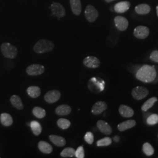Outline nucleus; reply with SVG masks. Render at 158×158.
<instances>
[{"instance_id": "nucleus-1", "label": "nucleus", "mask_w": 158, "mask_h": 158, "mask_svg": "<svg viewBox=\"0 0 158 158\" xmlns=\"http://www.w3.org/2000/svg\"><path fill=\"white\" fill-rule=\"evenodd\" d=\"M156 70L154 66L145 64L136 73V78L144 83H151L156 78Z\"/></svg>"}, {"instance_id": "nucleus-2", "label": "nucleus", "mask_w": 158, "mask_h": 158, "mask_svg": "<svg viewBox=\"0 0 158 158\" xmlns=\"http://www.w3.org/2000/svg\"><path fill=\"white\" fill-rule=\"evenodd\" d=\"M55 48L53 42L42 39L38 40L34 46V51L37 53H44L52 51Z\"/></svg>"}, {"instance_id": "nucleus-3", "label": "nucleus", "mask_w": 158, "mask_h": 158, "mask_svg": "<svg viewBox=\"0 0 158 158\" xmlns=\"http://www.w3.org/2000/svg\"><path fill=\"white\" fill-rule=\"evenodd\" d=\"M1 51L4 56L9 59L15 58L18 53L17 48L8 42H4L1 45Z\"/></svg>"}, {"instance_id": "nucleus-4", "label": "nucleus", "mask_w": 158, "mask_h": 158, "mask_svg": "<svg viewBox=\"0 0 158 158\" xmlns=\"http://www.w3.org/2000/svg\"><path fill=\"white\" fill-rule=\"evenodd\" d=\"M85 15L87 20L90 23H93L98 17V12L92 5H88L85 10Z\"/></svg>"}, {"instance_id": "nucleus-5", "label": "nucleus", "mask_w": 158, "mask_h": 158, "mask_svg": "<svg viewBox=\"0 0 158 158\" xmlns=\"http://www.w3.org/2000/svg\"><path fill=\"white\" fill-rule=\"evenodd\" d=\"M52 14L58 18H61L64 17L66 15V11L63 6L59 3L53 2L50 6Z\"/></svg>"}, {"instance_id": "nucleus-6", "label": "nucleus", "mask_w": 158, "mask_h": 158, "mask_svg": "<svg viewBox=\"0 0 158 158\" xmlns=\"http://www.w3.org/2000/svg\"><path fill=\"white\" fill-rule=\"evenodd\" d=\"M149 94V90L142 86H137L132 90V96L137 100H141Z\"/></svg>"}, {"instance_id": "nucleus-7", "label": "nucleus", "mask_w": 158, "mask_h": 158, "mask_svg": "<svg viewBox=\"0 0 158 158\" xmlns=\"http://www.w3.org/2000/svg\"><path fill=\"white\" fill-rule=\"evenodd\" d=\"M27 73L29 76H36L44 73L45 72V67L41 64H35L29 66L26 70Z\"/></svg>"}, {"instance_id": "nucleus-8", "label": "nucleus", "mask_w": 158, "mask_h": 158, "mask_svg": "<svg viewBox=\"0 0 158 158\" xmlns=\"http://www.w3.org/2000/svg\"><path fill=\"white\" fill-rule=\"evenodd\" d=\"M61 97V93L59 90H52L46 93L44 99L46 102L49 104H53L57 102Z\"/></svg>"}, {"instance_id": "nucleus-9", "label": "nucleus", "mask_w": 158, "mask_h": 158, "mask_svg": "<svg viewBox=\"0 0 158 158\" xmlns=\"http://www.w3.org/2000/svg\"><path fill=\"white\" fill-rule=\"evenodd\" d=\"M149 34V29L145 26H138L134 31V35L136 38L143 40L148 36Z\"/></svg>"}, {"instance_id": "nucleus-10", "label": "nucleus", "mask_w": 158, "mask_h": 158, "mask_svg": "<svg viewBox=\"0 0 158 158\" xmlns=\"http://www.w3.org/2000/svg\"><path fill=\"white\" fill-rule=\"evenodd\" d=\"M83 64L85 67L92 69L98 68L100 65L99 59L94 56H87L83 60Z\"/></svg>"}, {"instance_id": "nucleus-11", "label": "nucleus", "mask_w": 158, "mask_h": 158, "mask_svg": "<svg viewBox=\"0 0 158 158\" xmlns=\"http://www.w3.org/2000/svg\"><path fill=\"white\" fill-rule=\"evenodd\" d=\"M114 23L116 27L121 31L126 30L128 27V21L121 16H117L114 18Z\"/></svg>"}, {"instance_id": "nucleus-12", "label": "nucleus", "mask_w": 158, "mask_h": 158, "mask_svg": "<svg viewBox=\"0 0 158 158\" xmlns=\"http://www.w3.org/2000/svg\"><path fill=\"white\" fill-rule=\"evenodd\" d=\"M107 108V104L106 102H96L91 110V113H93L94 115H99L102 114L103 111H104Z\"/></svg>"}, {"instance_id": "nucleus-13", "label": "nucleus", "mask_w": 158, "mask_h": 158, "mask_svg": "<svg viewBox=\"0 0 158 158\" xmlns=\"http://www.w3.org/2000/svg\"><path fill=\"white\" fill-rule=\"evenodd\" d=\"M102 85H102V83L98 82L96 78H92L88 83V87L89 89L91 91L95 93H100L102 91L104 88L102 87Z\"/></svg>"}, {"instance_id": "nucleus-14", "label": "nucleus", "mask_w": 158, "mask_h": 158, "mask_svg": "<svg viewBox=\"0 0 158 158\" xmlns=\"http://www.w3.org/2000/svg\"><path fill=\"white\" fill-rule=\"evenodd\" d=\"M97 127L100 131L105 135H108L112 133V128L110 125L102 120H99L97 122Z\"/></svg>"}, {"instance_id": "nucleus-15", "label": "nucleus", "mask_w": 158, "mask_h": 158, "mask_svg": "<svg viewBox=\"0 0 158 158\" xmlns=\"http://www.w3.org/2000/svg\"><path fill=\"white\" fill-rule=\"evenodd\" d=\"M70 4L72 11L75 15L79 16L81 14L82 6L80 0H70Z\"/></svg>"}, {"instance_id": "nucleus-16", "label": "nucleus", "mask_w": 158, "mask_h": 158, "mask_svg": "<svg viewBox=\"0 0 158 158\" xmlns=\"http://www.w3.org/2000/svg\"><path fill=\"white\" fill-rule=\"evenodd\" d=\"M131 4L128 1H121L114 6V11L117 13H124L130 9Z\"/></svg>"}, {"instance_id": "nucleus-17", "label": "nucleus", "mask_w": 158, "mask_h": 158, "mask_svg": "<svg viewBox=\"0 0 158 158\" xmlns=\"http://www.w3.org/2000/svg\"><path fill=\"white\" fill-rule=\"evenodd\" d=\"M119 113L123 117H125V118L131 117L134 114V111L133 109L124 104H121L119 106Z\"/></svg>"}, {"instance_id": "nucleus-18", "label": "nucleus", "mask_w": 158, "mask_h": 158, "mask_svg": "<svg viewBox=\"0 0 158 158\" xmlns=\"http://www.w3.org/2000/svg\"><path fill=\"white\" fill-rule=\"evenodd\" d=\"M49 138L53 143H54L57 147H62L66 144V139L60 136L51 135L49 136Z\"/></svg>"}, {"instance_id": "nucleus-19", "label": "nucleus", "mask_w": 158, "mask_h": 158, "mask_svg": "<svg viewBox=\"0 0 158 158\" xmlns=\"http://www.w3.org/2000/svg\"><path fill=\"white\" fill-rule=\"evenodd\" d=\"M136 123L135 120H132V119L127 120V121L123 122L118 125L117 128L119 131L123 132V131H124L126 130H129L130 128H133L135 126Z\"/></svg>"}, {"instance_id": "nucleus-20", "label": "nucleus", "mask_w": 158, "mask_h": 158, "mask_svg": "<svg viewBox=\"0 0 158 158\" xmlns=\"http://www.w3.org/2000/svg\"><path fill=\"white\" fill-rule=\"evenodd\" d=\"M72 111V108L67 104H63L58 106L55 110V113L57 115L63 116L68 115Z\"/></svg>"}, {"instance_id": "nucleus-21", "label": "nucleus", "mask_w": 158, "mask_h": 158, "mask_svg": "<svg viewBox=\"0 0 158 158\" xmlns=\"http://www.w3.org/2000/svg\"><path fill=\"white\" fill-rule=\"evenodd\" d=\"M38 149L42 152L46 153V154L51 153L53 151V148L52 147V145L47 142L44 141H40L39 142Z\"/></svg>"}, {"instance_id": "nucleus-22", "label": "nucleus", "mask_w": 158, "mask_h": 158, "mask_svg": "<svg viewBox=\"0 0 158 158\" xmlns=\"http://www.w3.org/2000/svg\"><path fill=\"white\" fill-rule=\"evenodd\" d=\"M1 124L4 126L9 127L13 124V119L11 116L8 113H2L0 116Z\"/></svg>"}, {"instance_id": "nucleus-23", "label": "nucleus", "mask_w": 158, "mask_h": 158, "mask_svg": "<svg viewBox=\"0 0 158 158\" xmlns=\"http://www.w3.org/2000/svg\"><path fill=\"white\" fill-rule=\"evenodd\" d=\"M12 105L18 110H21L23 108V104L21 98L17 95H13L10 98Z\"/></svg>"}, {"instance_id": "nucleus-24", "label": "nucleus", "mask_w": 158, "mask_h": 158, "mask_svg": "<svg viewBox=\"0 0 158 158\" xmlns=\"http://www.w3.org/2000/svg\"><path fill=\"white\" fill-rule=\"evenodd\" d=\"M27 92L29 96L32 98H36L38 97L40 95L41 90L39 87L34 85V86H30L27 89Z\"/></svg>"}, {"instance_id": "nucleus-25", "label": "nucleus", "mask_w": 158, "mask_h": 158, "mask_svg": "<svg viewBox=\"0 0 158 158\" xmlns=\"http://www.w3.org/2000/svg\"><path fill=\"white\" fill-rule=\"evenodd\" d=\"M135 10L136 12L138 14L146 15L151 11V7L149 5L146 4H142L136 6L135 8Z\"/></svg>"}, {"instance_id": "nucleus-26", "label": "nucleus", "mask_w": 158, "mask_h": 158, "mask_svg": "<svg viewBox=\"0 0 158 158\" xmlns=\"http://www.w3.org/2000/svg\"><path fill=\"white\" fill-rule=\"evenodd\" d=\"M30 127L35 135H40L42 132V128L41 125L40 124L39 122L36 121H32V122H31Z\"/></svg>"}, {"instance_id": "nucleus-27", "label": "nucleus", "mask_w": 158, "mask_h": 158, "mask_svg": "<svg viewBox=\"0 0 158 158\" xmlns=\"http://www.w3.org/2000/svg\"><path fill=\"white\" fill-rule=\"evenodd\" d=\"M158 101V98L156 97H152L148 100L147 102H145L142 106L141 109L143 111H147L149 108L152 107L154 104Z\"/></svg>"}, {"instance_id": "nucleus-28", "label": "nucleus", "mask_w": 158, "mask_h": 158, "mask_svg": "<svg viewBox=\"0 0 158 158\" xmlns=\"http://www.w3.org/2000/svg\"><path fill=\"white\" fill-rule=\"evenodd\" d=\"M32 113L34 116L38 118H44L46 116V111L42 108L35 107L32 110Z\"/></svg>"}, {"instance_id": "nucleus-29", "label": "nucleus", "mask_w": 158, "mask_h": 158, "mask_svg": "<svg viewBox=\"0 0 158 158\" xmlns=\"http://www.w3.org/2000/svg\"><path fill=\"white\" fill-rule=\"evenodd\" d=\"M60 156L63 158H72L75 156V150L72 148H66L61 152Z\"/></svg>"}, {"instance_id": "nucleus-30", "label": "nucleus", "mask_w": 158, "mask_h": 158, "mask_svg": "<svg viewBox=\"0 0 158 158\" xmlns=\"http://www.w3.org/2000/svg\"><path fill=\"white\" fill-rule=\"evenodd\" d=\"M57 125L62 130H66L68 128L70 127L71 123L67 119L60 118L57 120Z\"/></svg>"}, {"instance_id": "nucleus-31", "label": "nucleus", "mask_w": 158, "mask_h": 158, "mask_svg": "<svg viewBox=\"0 0 158 158\" xmlns=\"http://www.w3.org/2000/svg\"><path fill=\"white\" fill-rule=\"evenodd\" d=\"M142 150L143 153L147 156H152L154 153L153 148L148 142H146L143 145Z\"/></svg>"}, {"instance_id": "nucleus-32", "label": "nucleus", "mask_w": 158, "mask_h": 158, "mask_svg": "<svg viewBox=\"0 0 158 158\" xmlns=\"http://www.w3.org/2000/svg\"><path fill=\"white\" fill-rule=\"evenodd\" d=\"M111 143H112V141L110 138L105 137L97 142V145L98 147H107V146L110 145Z\"/></svg>"}, {"instance_id": "nucleus-33", "label": "nucleus", "mask_w": 158, "mask_h": 158, "mask_svg": "<svg viewBox=\"0 0 158 158\" xmlns=\"http://www.w3.org/2000/svg\"><path fill=\"white\" fill-rule=\"evenodd\" d=\"M147 124L150 125H153L158 123V115L153 114L148 117L147 119Z\"/></svg>"}, {"instance_id": "nucleus-34", "label": "nucleus", "mask_w": 158, "mask_h": 158, "mask_svg": "<svg viewBox=\"0 0 158 158\" xmlns=\"http://www.w3.org/2000/svg\"><path fill=\"white\" fill-rule=\"evenodd\" d=\"M85 141L87 143H88L89 144L91 145L94 142V135L91 132H86V134H85Z\"/></svg>"}, {"instance_id": "nucleus-35", "label": "nucleus", "mask_w": 158, "mask_h": 158, "mask_svg": "<svg viewBox=\"0 0 158 158\" xmlns=\"http://www.w3.org/2000/svg\"><path fill=\"white\" fill-rule=\"evenodd\" d=\"M75 156L77 158H85V150L83 146L79 147L76 151H75Z\"/></svg>"}, {"instance_id": "nucleus-36", "label": "nucleus", "mask_w": 158, "mask_h": 158, "mask_svg": "<svg viewBox=\"0 0 158 158\" xmlns=\"http://www.w3.org/2000/svg\"><path fill=\"white\" fill-rule=\"evenodd\" d=\"M150 59L154 62L158 63V51H153L150 55Z\"/></svg>"}, {"instance_id": "nucleus-37", "label": "nucleus", "mask_w": 158, "mask_h": 158, "mask_svg": "<svg viewBox=\"0 0 158 158\" xmlns=\"http://www.w3.org/2000/svg\"><path fill=\"white\" fill-rule=\"evenodd\" d=\"M114 141L116 142H118L119 141V136H114Z\"/></svg>"}, {"instance_id": "nucleus-38", "label": "nucleus", "mask_w": 158, "mask_h": 158, "mask_svg": "<svg viewBox=\"0 0 158 158\" xmlns=\"http://www.w3.org/2000/svg\"><path fill=\"white\" fill-rule=\"evenodd\" d=\"M106 2H111V1H114V0H105Z\"/></svg>"}, {"instance_id": "nucleus-39", "label": "nucleus", "mask_w": 158, "mask_h": 158, "mask_svg": "<svg viewBox=\"0 0 158 158\" xmlns=\"http://www.w3.org/2000/svg\"><path fill=\"white\" fill-rule=\"evenodd\" d=\"M156 13H157V16L158 17V6H156Z\"/></svg>"}]
</instances>
